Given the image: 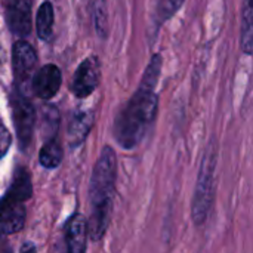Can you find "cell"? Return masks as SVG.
Here are the masks:
<instances>
[{
	"label": "cell",
	"mask_w": 253,
	"mask_h": 253,
	"mask_svg": "<svg viewBox=\"0 0 253 253\" xmlns=\"http://www.w3.org/2000/svg\"><path fill=\"white\" fill-rule=\"evenodd\" d=\"M116 173H117L116 153L111 147L107 145L102 148L96 160L90 179V188H89L92 213H90V219L87 221V233L95 242L102 239L110 224V216L113 212Z\"/></svg>",
	"instance_id": "6da1fadb"
},
{
	"label": "cell",
	"mask_w": 253,
	"mask_h": 253,
	"mask_svg": "<svg viewBox=\"0 0 253 253\" xmlns=\"http://www.w3.org/2000/svg\"><path fill=\"white\" fill-rule=\"evenodd\" d=\"M159 99L154 87L139 84L136 93L119 113L114 123V138L126 150L136 147L145 136L157 114Z\"/></svg>",
	"instance_id": "7a4b0ae2"
},
{
	"label": "cell",
	"mask_w": 253,
	"mask_h": 253,
	"mask_svg": "<svg viewBox=\"0 0 253 253\" xmlns=\"http://www.w3.org/2000/svg\"><path fill=\"white\" fill-rule=\"evenodd\" d=\"M31 197V181L25 169L15 173L12 187L0 202V233L4 236L15 234L25 224L27 211L24 203Z\"/></svg>",
	"instance_id": "3957f363"
},
{
	"label": "cell",
	"mask_w": 253,
	"mask_h": 253,
	"mask_svg": "<svg viewBox=\"0 0 253 253\" xmlns=\"http://www.w3.org/2000/svg\"><path fill=\"white\" fill-rule=\"evenodd\" d=\"M215 168H216V150L213 145H209L202 163V169L199 173L194 199H193V221L197 225L206 221L213 203Z\"/></svg>",
	"instance_id": "277c9868"
},
{
	"label": "cell",
	"mask_w": 253,
	"mask_h": 253,
	"mask_svg": "<svg viewBox=\"0 0 253 253\" xmlns=\"http://www.w3.org/2000/svg\"><path fill=\"white\" fill-rule=\"evenodd\" d=\"M12 114L19 144L22 148H25L31 142L36 113L33 104L25 95L21 93V90H16L12 96Z\"/></svg>",
	"instance_id": "5b68a950"
},
{
	"label": "cell",
	"mask_w": 253,
	"mask_h": 253,
	"mask_svg": "<svg viewBox=\"0 0 253 253\" xmlns=\"http://www.w3.org/2000/svg\"><path fill=\"white\" fill-rule=\"evenodd\" d=\"M31 6L33 0H7L6 19L10 31L24 39L31 31Z\"/></svg>",
	"instance_id": "8992f818"
},
{
	"label": "cell",
	"mask_w": 253,
	"mask_h": 253,
	"mask_svg": "<svg viewBox=\"0 0 253 253\" xmlns=\"http://www.w3.org/2000/svg\"><path fill=\"white\" fill-rule=\"evenodd\" d=\"M99 83V64L95 56L86 58L77 68L73 79V92L79 98L89 96Z\"/></svg>",
	"instance_id": "52a82bcc"
},
{
	"label": "cell",
	"mask_w": 253,
	"mask_h": 253,
	"mask_svg": "<svg viewBox=\"0 0 253 253\" xmlns=\"http://www.w3.org/2000/svg\"><path fill=\"white\" fill-rule=\"evenodd\" d=\"M36 62L37 58L34 49L25 40H18L12 47V67L18 86L28 82L36 67Z\"/></svg>",
	"instance_id": "ba28073f"
},
{
	"label": "cell",
	"mask_w": 253,
	"mask_h": 253,
	"mask_svg": "<svg viewBox=\"0 0 253 253\" xmlns=\"http://www.w3.org/2000/svg\"><path fill=\"white\" fill-rule=\"evenodd\" d=\"M61 82H62L61 70L53 64H47L36 73L33 79V90L39 98L50 99L59 90Z\"/></svg>",
	"instance_id": "9c48e42d"
},
{
	"label": "cell",
	"mask_w": 253,
	"mask_h": 253,
	"mask_svg": "<svg viewBox=\"0 0 253 253\" xmlns=\"http://www.w3.org/2000/svg\"><path fill=\"white\" fill-rule=\"evenodd\" d=\"M87 221L83 215H74L67 225V249L68 253H86Z\"/></svg>",
	"instance_id": "30bf717a"
},
{
	"label": "cell",
	"mask_w": 253,
	"mask_h": 253,
	"mask_svg": "<svg viewBox=\"0 0 253 253\" xmlns=\"http://www.w3.org/2000/svg\"><path fill=\"white\" fill-rule=\"evenodd\" d=\"M92 123H93V116L90 111H82L73 117L68 127V141L73 148L80 145L86 139L92 127Z\"/></svg>",
	"instance_id": "8fae6325"
},
{
	"label": "cell",
	"mask_w": 253,
	"mask_h": 253,
	"mask_svg": "<svg viewBox=\"0 0 253 253\" xmlns=\"http://www.w3.org/2000/svg\"><path fill=\"white\" fill-rule=\"evenodd\" d=\"M53 7L49 1H43L39 7L37 12V19H36V28H37V36L39 39L47 42L52 37L53 33Z\"/></svg>",
	"instance_id": "7c38bea8"
},
{
	"label": "cell",
	"mask_w": 253,
	"mask_h": 253,
	"mask_svg": "<svg viewBox=\"0 0 253 253\" xmlns=\"http://www.w3.org/2000/svg\"><path fill=\"white\" fill-rule=\"evenodd\" d=\"M39 160H40V165L46 169L58 168L62 162V148L59 142L55 139H50L49 142H46L40 150Z\"/></svg>",
	"instance_id": "4fadbf2b"
},
{
	"label": "cell",
	"mask_w": 253,
	"mask_h": 253,
	"mask_svg": "<svg viewBox=\"0 0 253 253\" xmlns=\"http://www.w3.org/2000/svg\"><path fill=\"white\" fill-rule=\"evenodd\" d=\"M252 0H245L242 10V49L246 55L252 53Z\"/></svg>",
	"instance_id": "5bb4252c"
},
{
	"label": "cell",
	"mask_w": 253,
	"mask_h": 253,
	"mask_svg": "<svg viewBox=\"0 0 253 253\" xmlns=\"http://www.w3.org/2000/svg\"><path fill=\"white\" fill-rule=\"evenodd\" d=\"M184 0H157V16L159 22H165L176 13Z\"/></svg>",
	"instance_id": "9a60e30c"
},
{
	"label": "cell",
	"mask_w": 253,
	"mask_h": 253,
	"mask_svg": "<svg viewBox=\"0 0 253 253\" xmlns=\"http://www.w3.org/2000/svg\"><path fill=\"white\" fill-rule=\"evenodd\" d=\"M93 18H95V27H96L98 34H101L104 37L107 33V12H105V1L104 0H95Z\"/></svg>",
	"instance_id": "2e32d148"
},
{
	"label": "cell",
	"mask_w": 253,
	"mask_h": 253,
	"mask_svg": "<svg viewBox=\"0 0 253 253\" xmlns=\"http://www.w3.org/2000/svg\"><path fill=\"white\" fill-rule=\"evenodd\" d=\"M10 142H12L10 133H9V130L4 127V125L0 122V160H1L3 156L7 153V150H9V147H10Z\"/></svg>",
	"instance_id": "e0dca14e"
}]
</instances>
